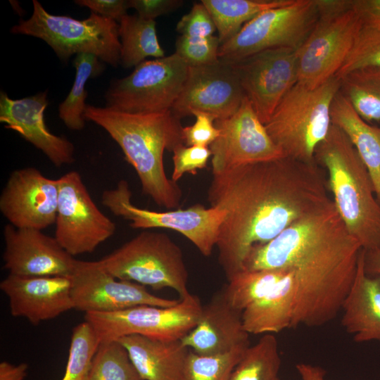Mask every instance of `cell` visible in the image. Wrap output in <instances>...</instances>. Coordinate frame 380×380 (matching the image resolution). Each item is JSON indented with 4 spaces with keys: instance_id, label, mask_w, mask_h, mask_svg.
I'll return each instance as SVG.
<instances>
[{
    "instance_id": "obj_14",
    "label": "cell",
    "mask_w": 380,
    "mask_h": 380,
    "mask_svg": "<svg viewBox=\"0 0 380 380\" xmlns=\"http://www.w3.org/2000/svg\"><path fill=\"white\" fill-rule=\"evenodd\" d=\"M228 63L264 125L298 82L296 50L291 48L269 49Z\"/></svg>"
},
{
    "instance_id": "obj_25",
    "label": "cell",
    "mask_w": 380,
    "mask_h": 380,
    "mask_svg": "<svg viewBox=\"0 0 380 380\" xmlns=\"http://www.w3.org/2000/svg\"><path fill=\"white\" fill-rule=\"evenodd\" d=\"M279 280L242 312L244 329L249 334L279 333L291 328L296 299L294 272L283 267Z\"/></svg>"
},
{
    "instance_id": "obj_40",
    "label": "cell",
    "mask_w": 380,
    "mask_h": 380,
    "mask_svg": "<svg viewBox=\"0 0 380 380\" xmlns=\"http://www.w3.org/2000/svg\"><path fill=\"white\" fill-rule=\"evenodd\" d=\"M77 5L89 8L91 12L103 17L120 22L129 8L126 0H76Z\"/></svg>"
},
{
    "instance_id": "obj_29",
    "label": "cell",
    "mask_w": 380,
    "mask_h": 380,
    "mask_svg": "<svg viewBox=\"0 0 380 380\" xmlns=\"http://www.w3.org/2000/svg\"><path fill=\"white\" fill-rule=\"evenodd\" d=\"M340 79L339 91L366 122L380 121V68L353 70Z\"/></svg>"
},
{
    "instance_id": "obj_26",
    "label": "cell",
    "mask_w": 380,
    "mask_h": 380,
    "mask_svg": "<svg viewBox=\"0 0 380 380\" xmlns=\"http://www.w3.org/2000/svg\"><path fill=\"white\" fill-rule=\"evenodd\" d=\"M331 120L357 150L370 175L380 203V127L364 120L339 91L332 101Z\"/></svg>"
},
{
    "instance_id": "obj_38",
    "label": "cell",
    "mask_w": 380,
    "mask_h": 380,
    "mask_svg": "<svg viewBox=\"0 0 380 380\" xmlns=\"http://www.w3.org/2000/svg\"><path fill=\"white\" fill-rule=\"evenodd\" d=\"M215 30L214 20L201 1L194 4L177 25V31L187 37H209L213 36Z\"/></svg>"
},
{
    "instance_id": "obj_7",
    "label": "cell",
    "mask_w": 380,
    "mask_h": 380,
    "mask_svg": "<svg viewBox=\"0 0 380 380\" xmlns=\"http://www.w3.org/2000/svg\"><path fill=\"white\" fill-rule=\"evenodd\" d=\"M98 261L118 279L156 290L170 288L181 299L191 294L182 250L165 233L142 232Z\"/></svg>"
},
{
    "instance_id": "obj_6",
    "label": "cell",
    "mask_w": 380,
    "mask_h": 380,
    "mask_svg": "<svg viewBox=\"0 0 380 380\" xmlns=\"http://www.w3.org/2000/svg\"><path fill=\"white\" fill-rule=\"evenodd\" d=\"M32 4L30 18L20 19L11 32L41 39L64 62L74 54L91 53L113 67L120 63L116 21L93 12L84 20L56 15L47 12L37 0H33Z\"/></svg>"
},
{
    "instance_id": "obj_27",
    "label": "cell",
    "mask_w": 380,
    "mask_h": 380,
    "mask_svg": "<svg viewBox=\"0 0 380 380\" xmlns=\"http://www.w3.org/2000/svg\"><path fill=\"white\" fill-rule=\"evenodd\" d=\"M155 20L126 14L118 23L120 42V63L126 68L136 67L148 57L165 56L160 46Z\"/></svg>"
},
{
    "instance_id": "obj_34",
    "label": "cell",
    "mask_w": 380,
    "mask_h": 380,
    "mask_svg": "<svg viewBox=\"0 0 380 380\" xmlns=\"http://www.w3.org/2000/svg\"><path fill=\"white\" fill-rule=\"evenodd\" d=\"M99 346V342L89 322L84 321L75 327L62 380H89L92 360Z\"/></svg>"
},
{
    "instance_id": "obj_32",
    "label": "cell",
    "mask_w": 380,
    "mask_h": 380,
    "mask_svg": "<svg viewBox=\"0 0 380 380\" xmlns=\"http://www.w3.org/2000/svg\"><path fill=\"white\" fill-rule=\"evenodd\" d=\"M89 380H143L118 341L101 343L92 360Z\"/></svg>"
},
{
    "instance_id": "obj_3",
    "label": "cell",
    "mask_w": 380,
    "mask_h": 380,
    "mask_svg": "<svg viewBox=\"0 0 380 380\" xmlns=\"http://www.w3.org/2000/svg\"><path fill=\"white\" fill-rule=\"evenodd\" d=\"M84 116L105 129L119 145L134 168L145 195L161 207L179 205L181 188L167 177L163 165L165 150L173 151L184 144L183 127L171 110L132 113L87 105Z\"/></svg>"
},
{
    "instance_id": "obj_28",
    "label": "cell",
    "mask_w": 380,
    "mask_h": 380,
    "mask_svg": "<svg viewBox=\"0 0 380 380\" xmlns=\"http://www.w3.org/2000/svg\"><path fill=\"white\" fill-rule=\"evenodd\" d=\"M293 0H201L210 13L220 45L234 37L260 13L288 5Z\"/></svg>"
},
{
    "instance_id": "obj_33",
    "label": "cell",
    "mask_w": 380,
    "mask_h": 380,
    "mask_svg": "<svg viewBox=\"0 0 380 380\" xmlns=\"http://www.w3.org/2000/svg\"><path fill=\"white\" fill-rule=\"evenodd\" d=\"M248 347H239L215 355H198L189 350L182 380H229Z\"/></svg>"
},
{
    "instance_id": "obj_22",
    "label": "cell",
    "mask_w": 380,
    "mask_h": 380,
    "mask_svg": "<svg viewBox=\"0 0 380 380\" xmlns=\"http://www.w3.org/2000/svg\"><path fill=\"white\" fill-rule=\"evenodd\" d=\"M180 340L185 347L202 355H221L250 346L242 312L230 305L223 289L203 305L196 325Z\"/></svg>"
},
{
    "instance_id": "obj_36",
    "label": "cell",
    "mask_w": 380,
    "mask_h": 380,
    "mask_svg": "<svg viewBox=\"0 0 380 380\" xmlns=\"http://www.w3.org/2000/svg\"><path fill=\"white\" fill-rule=\"evenodd\" d=\"M176 51L189 65L200 67L219 61L220 42L217 36L187 37L180 36L176 41Z\"/></svg>"
},
{
    "instance_id": "obj_39",
    "label": "cell",
    "mask_w": 380,
    "mask_h": 380,
    "mask_svg": "<svg viewBox=\"0 0 380 380\" xmlns=\"http://www.w3.org/2000/svg\"><path fill=\"white\" fill-rule=\"evenodd\" d=\"M192 115L196 122L190 126L182 128L184 143L188 146H208L220 134V130L215 125L216 118L213 115L203 111H194Z\"/></svg>"
},
{
    "instance_id": "obj_47",
    "label": "cell",
    "mask_w": 380,
    "mask_h": 380,
    "mask_svg": "<svg viewBox=\"0 0 380 380\" xmlns=\"http://www.w3.org/2000/svg\"><path fill=\"white\" fill-rule=\"evenodd\" d=\"M277 380H279V379H277Z\"/></svg>"
},
{
    "instance_id": "obj_35",
    "label": "cell",
    "mask_w": 380,
    "mask_h": 380,
    "mask_svg": "<svg viewBox=\"0 0 380 380\" xmlns=\"http://www.w3.org/2000/svg\"><path fill=\"white\" fill-rule=\"evenodd\" d=\"M380 68V24L362 23L344 63L336 74L341 78L362 68Z\"/></svg>"
},
{
    "instance_id": "obj_1",
    "label": "cell",
    "mask_w": 380,
    "mask_h": 380,
    "mask_svg": "<svg viewBox=\"0 0 380 380\" xmlns=\"http://www.w3.org/2000/svg\"><path fill=\"white\" fill-rule=\"evenodd\" d=\"M321 172L315 161L283 156L213 174L208 202L227 213L216 247L227 280L243 270L253 247L332 201Z\"/></svg>"
},
{
    "instance_id": "obj_18",
    "label": "cell",
    "mask_w": 380,
    "mask_h": 380,
    "mask_svg": "<svg viewBox=\"0 0 380 380\" xmlns=\"http://www.w3.org/2000/svg\"><path fill=\"white\" fill-rule=\"evenodd\" d=\"M58 179L34 167L14 170L0 196V211L16 228L43 230L56 222Z\"/></svg>"
},
{
    "instance_id": "obj_45",
    "label": "cell",
    "mask_w": 380,
    "mask_h": 380,
    "mask_svg": "<svg viewBox=\"0 0 380 380\" xmlns=\"http://www.w3.org/2000/svg\"><path fill=\"white\" fill-rule=\"evenodd\" d=\"M363 265L367 274L371 277H380V248L369 251L364 250Z\"/></svg>"
},
{
    "instance_id": "obj_42",
    "label": "cell",
    "mask_w": 380,
    "mask_h": 380,
    "mask_svg": "<svg viewBox=\"0 0 380 380\" xmlns=\"http://www.w3.org/2000/svg\"><path fill=\"white\" fill-rule=\"evenodd\" d=\"M353 8L362 23L380 24V0H353Z\"/></svg>"
},
{
    "instance_id": "obj_44",
    "label": "cell",
    "mask_w": 380,
    "mask_h": 380,
    "mask_svg": "<svg viewBox=\"0 0 380 380\" xmlns=\"http://www.w3.org/2000/svg\"><path fill=\"white\" fill-rule=\"evenodd\" d=\"M28 369L25 362L13 365L7 361L0 363V380H25Z\"/></svg>"
},
{
    "instance_id": "obj_13",
    "label": "cell",
    "mask_w": 380,
    "mask_h": 380,
    "mask_svg": "<svg viewBox=\"0 0 380 380\" xmlns=\"http://www.w3.org/2000/svg\"><path fill=\"white\" fill-rule=\"evenodd\" d=\"M362 24L353 8L339 14L319 17L296 50L298 82L313 89L336 76Z\"/></svg>"
},
{
    "instance_id": "obj_24",
    "label": "cell",
    "mask_w": 380,
    "mask_h": 380,
    "mask_svg": "<svg viewBox=\"0 0 380 380\" xmlns=\"http://www.w3.org/2000/svg\"><path fill=\"white\" fill-rule=\"evenodd\" d=\"M118 341L143 380H182L189 349L181 340H161L132 334Z\"/></svg>"
},
{
    "instance_id": "obj_8",
    "label": "cell",
    "mask_w": 380,
    "mask_h": 380,
    "mask_svg": "<svg viewBox=\"0 0 380 380\" xmlns=\"http://www.w3.org/2000/svg\"><path fill=\"white\" fill-rule=\"evenodd\" d=\"M189 65L176 53L146 60L128 76L112 81L106 107L132 113L171 110L186 82Z\"/></svg>"
},
{
    "instance_id": "obj_15",
    "label": "cell",
    "mask_w": 380,
    "mask_h": 380,
    "mask_svg": "<svg viewBox=\"0 0 380 380\" xmlns=\"http://www.w3.org/2000/svg\"><path fill=\"white\" fill-rule=\"evenodd\" d=\"M71 279L74 309L87 312H113L139 305L169 308L179 300L155 296L139 284L120 280L99 261L77 260Z\"/></svg>"
},
{
    "instance_id": "obj_41",
    "label": "cell",
    "mask_w": 380,
    "mask_h": 380,
    "mask_svg": "<svg viewBox=\"0 0 380 380\" xmlns=\"http://www.w3.org/2000/svg\"><path fill=\"white\" fill-rule=\"evenodd\" d=\"M183 4L180 0H129V8H134L143 18H156L172 12Z\"/></svg>"
},
{
    "instance_id": "obj_37",
    "label": "cell",
    "mask_w": 380,
    "mask_h": 380,
    "mask_svg": "<svg viewBox=\"0 0 380 380\" xmlns=\"http://www.w3.org/2000/svg\"><path fill=\"white\" fill-rule=\"evenodd\" d=\"M174 170L172 179L177 182L186 173L196 175L198 170L206 167L211 156L208 146H177L173 150Z\"/></svg>"
},
{
    "instance_id": "obj_23",
    "label": "cell",
    "mask_w": 380,
    "mask_h": 380,
    "mask_svg": "<svg viewBox=\"0 0 380 380\" xmlns=\"http://www.w3.org/2000/svg\"><path fill=\"white\" fill-rule=\"evenodd\" d=\"M361 249L353 283L341 307V325L355 342L380 343V277L366 274Z\"/></svg>"
},
{
    "instance_id": "obj_30",
    "label": "cell",
    "mask_w": 380,
    "mask_h": 380,
    "mask_svg": "<svg viewBox=\"0 0 380 380\" xmlns=\"http://www.w3.org/2000/svg\"><path fill=\"white\" fill-rule=\"evenodd\" d=\"M75 77L72 87L65 100L58 106V115L66 127L72 130L84 127L85 100L88 96L86 84L90 78L100 75L104 66L100 59L91 53H80L73 61Z\"/></svg>"
},
{
    "instance_id": "obj_31",
    "label": "cell",
    "mask_w": 380,
    "mask_h": 380,
    "mask_svg": "<svg viewBox=\"0 0 380 380\" xmlns=\"http://www.w3.org/2000/svg\"><path fill=\"white\" fill-rule=\"evenodd\" d=\"M280 366L277 340L266 334L248 348L229 380H277Z\"/></svg>"
},
{
    "instance_id": "obj_10",
    "label": "cell",
    "mask_w": 380,
    "mask_h": 380,
    "mask_svg": "<svg viewBox=\"0 0 380 380\" xmlns=\"http://www.w3.org/2000/svg\"><path fill=\"white\" fill-rule=\"evenodd\" d=\"M127 181H120L101 196L102 204L113 215L129 222L133 229L165 228L186 236L204 256L216 246L220 226L226 216L223 209L196 204L186 209L159 212L135 205Z\"/></svg>"
},
{
    "instance_id": "obj_21",
    "label": "cell",
    "mask_w": 380,
    "mask_h": 380,
    "mask_svg": "<svg viewBox=\"0 0 380 380\" xmlns=\"http://www.w3.org/2000/svg\"><path fill=\"white\" fill-rule=\"evenodd\" d=\"M47 91L20 99L0 93V122L40 150L58 167L74 162L75 147L65 137L51 133L44 120Z\"/></svg>"
},
{
    "instance_id": "obj_16",
    "label": "cell",
    "mask_w": 380,
    "mask_h": 380,
    "mask_svg": "<svg viewBox=\"0 0 380 380\" xmlns=\"http://www.w3.org/2000/svg\"><path fill=\"white\" fill-rule=\"evenodd\" d=\"M220 134L210 145L213 174L239 165L265 162L285 156L245 96L231 117L217 120Z\"/></svg>"
},
{
    "instance_id": "obj_11",
    "label": "cell",
    "mask_w": 380,
    "mask_h": 380,
    "mask_svg": "<svg viewBox=\"0 0 380 380\" xmlns=\"http://www.w3.org/2000/svg\"><path fill=\"white\" fill-rule=\"evenodd\" d=\"M203 305L190 294L175 305H139L113 312H87L85 321L101 343L138 334L161 340H180L196 325Z\"/></svg>"
},
{
    "instance_id": "obj_4",
    "label": "cell",
    "mask_w": 380,
    "mask_h": 380,
    "mask_svg": "<svg viewBox=\"0 0 380 380\" xmlns=\"http://www.w3.org/2000/svg\"><path fill=\"white\" fill-rule=\"evenodd\" d=\"M314 160L328 172V189L348 233L364 250L380 248V203L367 168L346 134L331 124Z\"/></svg>"
},
{
    "instance_id": "obj_17",
    "label": "cell",
    "mask_w": 380,
    "mask_h": 380,
    "mask_svg": "<svg viewBox=\"0 0 380 380\" xmlns=\"http://www.w3.org/2000/svg\"><path fill=\"white\" fill-rule=\"evenodd\" d=\"M245 94L232 65L219 61L200 67H189L184 87L171 111L177 118L194 111L208 113L217 120L234 115Z\"/></svg>"
},
{
    "instance_id": "obj_20",
    "label": "cell",
    "mask_w": 380,
    "mask_h": 380,
    "mask_svg": "<svg viewBox=\"0 0 380 380\" xmlns=\"http://www.w3.org/2000/svg\"><path fill=\"white\" fill-rule=\"evenodd\" d=\"M10 312L34 325L74 309L70 277H29L8 274L0 283Z\"/></svg>"
},
{
    "instance_id": "obj_2",
    "label": "cell",
    "mask_w": 380,
    "mask_h": 380,
    "mask_svg": "<svg viewBox=\"0 0 380 380\" xmlns=\"http://www.w3.org/2000/svg\"><path fill=\"white\" fill-rule=\"evenodd\" d=\"M362 247L335 213L322 210L297 220L270 241L256 245L246 270L291 267L296 299L291 328L333 320L355 277Z\"/></svg>"
},
{
    "instance_id": "obj_12",
    "label": "cell",
    "mask_w": 380,
    "mask_h": 380,
    "mask_svg": "<svg viewBox=\"0 0 380 380\" xmlns=\"http://www.w3.org/2000/svg\"><path fill=\"white\" fill-rule=\"evenodd\" d=\"M58 179L54 237L73 257L91 253L114 234L116 225L97 207L79 172L70 171Z\"/></svg>"
},
{
    "instance_id": "obj_19",
    "label": "cell",
    "mask_w": 380,
    "mask_h": 380,
    "mask_svg": "<svg viewBox=\"0 0 380 380\" xmlns=\"http://www.w3.org/2000/svg\"><path fill=\"white\" fill-rule=\"evenodd\" d=\"M4 267L8 274L71 277L75 271L78 260L42 230L16 228L8 223L4 228Z\"/></svg>"
},
{
    "instance_id": "obj_43",
    "label": "cell",
    "mask_w": 380,
    "mask_h": 380,
    "mask_svg": "<svg viewBox=\"0 0 380 380\" xmlns=\"http://www.w3.org/2000/svg\"><path fill=\"white\" fill-rule=\"evenodd\" d=\"M319 18L341 13L353 8V0H315Z\"/></svg>"
},
{
    "instance_id": "obj_9",
    "label": "cell",
    "mask_w": 380,
    "mask_h": 380,
    "mask_svg": "<svg viewBox=\"0 0 380 380\" xmlns=\"http://www.w3.org/2000/svg\"><path fill=\"white\" fill-rule=\"evenodd\" d=\"M318 18L315 0H293L288 5L263 11L220 45L219 59L232 63L269 49L297 50Z\"/></svg>"
},
{
    "instance_id": "obj_5",
    "label": "cell",
    "mask_w": 380,
    "mask_h": 380,
    "mask_svg": "<svg viewBox=\"0 0 380 380\" xmlns=\"http://www.w3.org/2000/svg\"><path fill=\"white\" fill-rule=\"evenodd\" d=\"M339 89L334 76L313 89L297 82L284 96L265 127L285 156L315 162V151L331 126V107Z\"/></svg>"
},
{
    "instance_id": "obj_46",
    "label": "cell",
    "mask_w": 380,
    "mask_h": 380,
    "mask_svg": "<svg viewBox=\"0 0 380 380\" xmlns=\"http://www.w3.org/2000/svg\"><path fill=\"white\" fill-rule=\"evenodd\" d=\"M296 367L302 380H324L326 374L322 367L311 364L299 363Z\"/></svg>"
}]
</instances>
